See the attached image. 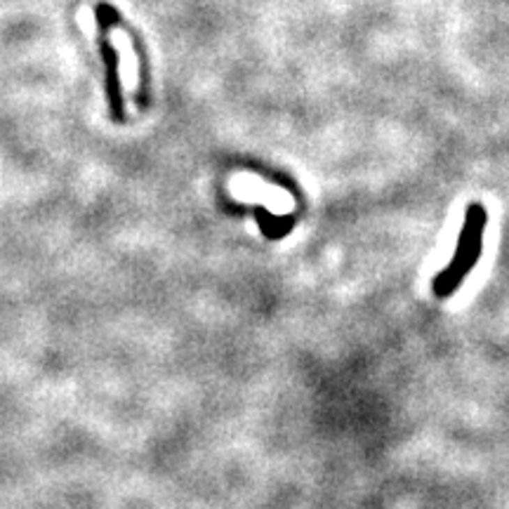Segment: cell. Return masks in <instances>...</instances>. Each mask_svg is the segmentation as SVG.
Segmentation results:
<instances>
[{
    "label": "cell",
    "instance_id": "6da1fadb",
    "mask_svg": "<svg viewBox=\"0 0 509 509\" xmlns=\"http://www.w3.org/2000/svg\"><path fill=\"white\" fill-rule=\"evenodd\" d=\"M483 229H486V210L479 203L467 208V217H464V227L457 241V252L450 259V264L446 266L441 274L434 278L432 290L436 297H448L460 288L464 276L474 269V264L479 262L481 254V243H483Z\"/></svg>",
    "mask_w": 509,
    "mask_h": 509
},
{
    "label": "cell",
    "instance_id": "7a4b0ae2",
    "mask_svg": "<svg viewBox=\"0 0 509 509\" xmlns=\"http://www.w3.org/2000/svg\"><path fill=\"white\" fill-rule=\"evenodd\" d=\"M97 17V45L102 52L104 66H107V97H109V109L111 116L116 121H123V95H121V78H118V50L114 43L109 40V31L121 24V15L114 5L109 3H97L95 8Z\"/></svg>",
    "mask_w": 509,
    "mask_h": 509
}]
</instances>
